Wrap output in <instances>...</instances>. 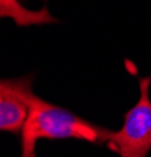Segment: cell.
Instances as JSON below:
<instances>
[{
	"label": "cell",
	"mask_w": 151,
	"mask_h": 157,
	"mask_svg": "<svg viewBox=\"0 0 151 157\" xmlns=\"http://www.w3.org/2000/svg\"><path fill=\"white\" fill-rule=\"evenodd\" d=\"M33 74L17 78H0V132H22L33 94Z\"/></svg>",
	"instance_id": "3957f363"
},
{
	"label": "cell",
	"mask_w": 151,
	"mask_h": 157,
	"mask_svg": "<svg viewBox=\"0 0 151 157\" xmlns=\"http://www.w3.org/2000/svg\"><path fill=\"white\" fill-rule=\"evenodd\" d=\"M112 130L87 121L76 113L54 105L35 93L29 99V116L22 127V157H33L40 140H82L88 143H107Z\"/></svg>",
	"instance_id": "6da1fadb"
},
{
	"label": "cell",
	"mask_w": 151,
	"mask_h": 157,
	"mask_svg": "<svg viewBox=\"0 0 151 157\" xmlns=\"http://www.w3.org/2000/svg\"><path fill=\"white\" fill-rule=\"evenodd\" d=\"M10 16L13 17L19 25H29V24H44L47 21H54L50 14L43 10V11H29L22 8L16 0H0V17Z\"/></svg>",
	"instance_id": "277c9868"
},
{
	"label": "cell",
	"mask_w": 151,
	"mask_h": 157,
	"mask_svg": "<svg viewBox=\"0 0 151 157\" xmlns=\"http://www.w3.org/2000/svg\"><path fill=\"white\" fill-rule=\"evenodd\" d=\"M151 75L138 78L140 96L124 115L123 127L109 137V145L120 157H146L151 151Z\"/></svg>",
	"instance_id": "7a4b0ae2"
}]
</instances>
